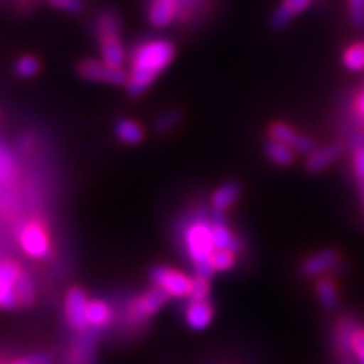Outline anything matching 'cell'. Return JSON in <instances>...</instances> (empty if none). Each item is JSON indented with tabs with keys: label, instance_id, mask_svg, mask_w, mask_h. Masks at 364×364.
<instances>
[{
	"label": "cell",
	"instance_id": "9a60e30c",
	"mask_svg": "<svg viewBox=\"0 0 364 364\" xmlns=\"http://www.w3.org/2000/svg\"><path fill=\"white\" fill-rule=\"evenodd\" d=\"M338 262H339V255L332 252V250H326V252H321L314 255L311 258H307L302 265V272L304 275L307 277H316L327 270H331V268H334L338 265Z\"/></svg>",
	"mask_w": 364,
	"mask_h": 364
},
{
	"label": "cell",
	"instance_id": "7c38bea8",
	"mask_svg": "<svg viewBox=\"0 0 364 364\" xmlns=\"http://www.w3.org/2000/svg\"><path fill=\"white\" fill-rule=\"evenodd\" d=\"M186 321L194 331H204L213 321V307L208 300H191L186 309Z\"/></svg>",
	"mask_w": 364,
	"mask_h": 364
},
{
	"label": "cell",
	"instance_id": "e575fe53",
	"mask_svg": "<svg viewBox=\"0 0 364 364\" xmlns=\"http://www.w3.org/2000/svg\"><path fill=\"white\" fill-rule=\"evenodd\" d=\"M12 364H51V358L48 354H33V356L17 359Z\"/></svg>",
	"mask_w": 364,
	"mask_h": 364
},
{
	"label": "cell",
	"instance_id": "1f68e13d",
	"mask_svg": "<svg viewBox=\"0 0 364 364\" xmlns=\"http://www.w3.org/2000/svg\"><path fill=\"white\" fill-rule=\"evenodd\" d=\"M349 7V17L354 26L363 27L364 26V0H348Z\"/></svg>",
	"mask_w": 364,
	"mask_h": 364
},
{
	"label": "cell",
	"instance_id": "3957f363",
	"mask_svg": "<svg viewBox=\"0 0 364 364\" xmlns=\"http://www.w3.org/2000/svg\"><path fill=\"white\" fill-rule=\"evenodd\" d=\"M184 243L191 260L196 263L208 262L215 252L213 243V223L204 218H196L184 230Z\"/></svg>",
	"mask_w": 364,
	"mask_h": 364
},
{
	"label": "cell",
	"instance_id": "2e32d148",
	"mask_svg": "<svg viewBox=\"0 0 364 364\" xmlns=\"http://www.w3.org/2000/svg\"><path fill=\"white\" fill-rule=\"evenodd\" d=\"M240 198V186L236 182H226L221 188L215 191V194L211 196V204L215 208V211L225 213L226 209H230L236 203V199Z\"/></svg>",
	"mask_w": 364,
	"mask_h": 364
},
{
	"label": "cell",
	"instance_id": "5bb4252c",
	"mask_svg": "<svg viewBox=\"0 0 364 364\" xmlns=\"http://www.w3.org/2000/svg\"><path fill=\"white\" fill-rule=\"evenodd\" d=\"M312 2L314 0H284V2L277 7V11L273 12L272 24L275 26L277 29H282V27L289 24L297 14L306 11Z\"/></svg>",
	"mask_w": 364,
	"mask_h": 364
},
{
	"label": "cell",
	"instance_id": "4dcf8cb0",
	"mask_svg": "<svg viewBox=\"0 0 364 364\" xmlns=\"http://www.w3.org/2000/svg\"><path fill=\"white\" fill-rule=\"evenodd\" d=\"M354 172H356L359 189H361V198L364 203V145L363 147H358L356 152H354Z\"/></svg>",
	"mask_w": 364,
	"mask_h": 364
},
{
	"label": "cell",
	"instance_id": "cb8c5ba5",
	"mask_svg": "<svg viewBox=\"0 0 364 364\" xmlns=\"http://www.w3.org/2000/svg\"><path fill=\"white\" fill-rule=\"evenodd\" d=\"M16 172L14 156L6 145H0V186H7Z\"/></svg>",
	"mask_w": 364,
	"mask_h": 364
},
{
	"label": "cell",
	"instance_id": "f546056e",
	"mask_svg": "<svg viewBox=\"0 0 364 364\" xmlns=\"http://www.w3.org/2000/svg\"><path fill=\"white\" fill-rule=\"evenodd\" d=\"M48 4L68 14H80L85 9L83 0H48Z\"/></svg>",
	"mask_w": 364,
	"mask_h": 364
},
{
	"label": "cell",
	"instance_id": "836d02e7",
	"mask_svg": "<svg viewBox=\"0 0 364 364\" xmlns=\"http://www.w3.org/2000/svg\"><path fill=\"white\" fill-rule=\"evenodd\" d=\"M215 267L211 265V262H203V263H196V277H201V279H211L215 275Z\"/></svg>",
	"mask_w": 364,
	"mask_h": 364
},
{
	"label": "cell",
	"instance_id": "e0dca14e",
	"mask_svg": "<svg viewBox=\"0 0 364 364\" xmlns=\"http://www.w3.org/2000/svg\"><path fill=\"white\" fill-rule=\"evenodd\" d=\"M339 154H341L339 145H327L324 149L312 150L311 156L307 159V169L312 172L324 171L327 166H331V164L339 157Z\"/></svg>",
	"mask_w": 364,
	"mask_h": 364
},
{
	"label": "cell",
	"instance_id": "52a82bcc",
	"mask_svg": "<svg viewBox=\"0 0 364 364\" xmlns=\"http://www.w3.org/2000/svg\"><path fill=\"white\" fill-rule=\"evenodd\" d=\"M88 297H86L85 290L78 289H71L66 295V302H65V312H66V318L68 324H70L73 329L78 332H85L88 329V318H86V309H88Z\"/></svg>",
	"mask_w": 364,
	"mask_h": 364
},
{
	"label": "cell",
	"instance_id": "ba28073f",
	"mask_svg": "<svg viewBox=\"0 0 364 364\" xmlns=\"http://www.w3.org/2000/svg\"><path fill=\"white\" fill-rule=\"evenodd\" d=\"M21 247L33 258L46 257L49 253V238L44 228L38 223H31L21 231Z\"/></svg>",
	"mask_w": 364,
	"mask_h": 364
},
{
	"label": "cell",
	"instance_id": "44dd1931",
	"mask_svg": "<svg viewBox=\"0 0 364 364\" xmlns=\"http://www.w3.org/2000/svg\"><path fill=\"white\" fill-rule=\"evenodd\" d=\"M354 329H356V326H354L353 318H344L338 327V348L344 358H349L353 353L351 339Z\"/></svg>",
	"mask_w": 364,
	"mask_h": 364
},
{
	"label": "cell",
	"instance_id": "f1b7e54d",
	"mask_svg": "<svg viewBox=\"0 0 364 364\" xmlns=\"http://www.w3.org/2000/svg\"><path fill=\"white\" fill-rule=\"evenodd\" d=\"M191 300H208L209 297V284L208 279H201V277H196L191 285Z\"/></svg>",
	"mask_w": 364,
	"mask_h": 364
},
{
	"label": "cell",
	"instance_id": "7a4b0ae2",
	"mask_svg": "<svg viewBox=\"0 0 364 364\" xmlns=\"http://www.w3.org/2000/svg\"><path fill=\"white\" fill-rule=\"evenodd\" d=\"M97 34L105 63L112 66H122L125 61L124 44L120 41V21L115 12L107 11L98 17Z\"/></svg>",
	"mask_w": 364,
	"mask_h": 364
},
{
	"label": "cell",
	"instance_id": "ffe728a7",
	"mask_svg": "<svg viewBox=\"0 0 364 364\" xmlns=\"http://www.w3.org/2000/svg\"><path fill=\"white\" fill-rule=\"evenodd\" d=\"M265 152L267 156L277 164V166H290V164L294 162L292 149L275 139H272L270 142L265 145Z\"/></svg>",
	"mask_w": 364,
	"mask_h": 364
},
{
	"label": "cell",
	"instance_id": "8992f818",
	"mask_svg": "<svg viewBox=\"0 0 364 364\" xmlns=\"http://www.w3.org/2000/svg\"><path fill=\"white\" fill-rule=\"evenodd\" d=\"M21 273V268L16 262H0V307L2 309H14L16 306H19L16 284Z\"/></svg>",
	"mask_w": 364,
	"mask_h": 364
},
{
	"label": "cell",
	"instance_id": "d6a6232c",
	"mask_svg": "<svg viewBox=\"0 0 364 364\" xmlns=\"http://www.w3.org/2000/svg\"><path fill=\"white\" fill-rule=\"evenodd\" d=\"M351 348L354 356L358 358L359 364H364V329H354L353 339H351Z\"/></svg>",
	"mask_w": 364,
	"mask_h": 364
},
{
	"label": "cell",
	"instance_id": "30bf717a",
	"mask_svg": "<svg viewBox=\"0 0 364 364\" xmlns=\"http://www.w3.org/2000/svg\"><path fill=\"white\" fill-rule=\"evenodd\" d=\"M270 135H272V139H275V140H279V142H282V144L289 145L290 149L297 150V152L311 154L312 150H314V142H312V140H309L304 135L297 134V132L290 129L289 125H284V124L272 125Z\"/></svg>",
	"mask_w": 364,
	"mask_h": 364
},
{
	"label": "cell",
	"instance_id": "83f0119b",
	"mask_svg": "<svg viewBox=\"0 0 364 364\" xmlns=\"http://www.w3.org/2000/svg\"><path fill=\"white\" fill-rule=\"evenodd\" d=\"M181 120V113L176 112V110H171L167 113H164L162 117L157 118L156 122V130L159 134H166V132H169L174 129V127L179 124Z\"/></svg>",
	"mask_w": 364,
	"mask_h": 364
},
{
	"label": "cell",
	"instance_id": "277c9868",
	"mask_svg": "<svg viewBox=\"0 0 364 364\" xmlns=\"http://www.w3.org/2000/svg\"><path fill=\"white\" fill-rule=\"evenodd\" d=\"M78 73L81 78L88 81H98V83L122 86L127 85L129 73L122 70V66H112L105 61L97 59H85L78 65Z\"/></svg>",
	"mask_w": 364,
	"mask_h": 364
},
{
	"label": "cell",
	"instance_id": "d6986e66",
	"mask_svg": "<svg viewBox=\"0 0 364 364\" xmlns=\"http://www.w3.org/2000/svg\"><path fill=\"white\" fill-rule=\"evenodd\" d=\"M117 136L122 140V142L135 145L142 142L144 139V129L134 120H120L115 127Z\"/></svg>",
	"mask_w": 364,
	"mask_h": 364
},
{
	"label": "cell",
	"instance_id": "8d00e7d4",
	"mask_svg": "<svg viewBox=\"0 0 364 364\" xmlns=\"http://www.w3.org/2000/svg\"><path fill=\"white\" fill-rule=\"evenodd\" d=\"M344 364H351V363H344Z\"/></svg>",
	"mask_w": 364,
	"mask_h": 364
},
{
	"label": "cell",
	"instance_id": "9c48e42d",
	"mask_svg": "<svg viewBox=\"0 0 364 364\" xmlns=\"http://www.w3.org/2000/svg\"><path fill=\"white\" fill-rule=\"evenodd\" d=\"M167 299H169V295L164 292L162 289L156 287V289H152L150 292L144 294L142 297L135 299L134 302L130 304V316L134 317L135 321H144V318L154 316V314L167 302Z\"/></svg>",
	"mask_w": 364,
	"mask_h": 364
},
{
	"label": "cell",
	"instance_id": "d590c367",
	"mask_svg": "<svg viewBox=\"0 0 364 364\" xmlns=\"http://www.w3.org/2000/svg\"><path fill=\"white\" fill-rule=\"evenodd\" d=\"M356 108H358V113L361 117H364V91L361 95H359V98H358V102H356Z\"/></svg>",
	"mask_w": 364,
	"mask_h": 364
},
{
	"label": "cell",
	"instance_id": "6da1fadb",
	"mask_svg": "<svg viewBox=\"0 0 364 364\" xmlns=\"http://www.w3.org/2000/svg\"><path fill=\"white\" fill-rule=\"evenodd\" d=\"M176 48L167 39H154L136 46L132 53L127 90L134 97L147 91L166 68L174 61Z\"/></svg>",
	"mask_w": 364,
	"mask_h": 364
},
{
	"label": "cell",
	"instance_id": "603a6c76",
	"mask_svg": "<svg viewBox=\"0 0 364 364\" xmlns=\"http://www.w3.org/2000/svg\"><path fill=\"white\" fill-rule=\"evenodd\" d=\"M343 63L344 66L351 71L364 70V43H356L349 46L344 51Z\"/></svg>",
	"mask_w": 364,
	"mask_h": 364
},
{
	"label": "cell",
	"instance_id": "8fae6325",
	"mask_svg": "<svg viewBox=\"0 0 364 364\" xmlns=\"http://www.w3.org/2000/svg\"><path fill=\"white\" fill-rule=\"evenodd\" d=\"M179 0H150L149 22L154 27H167L176 21Z\"/></svg>",
	"mask_w": 364,
	"mask_h": 364
},
{
	"label": "cell",
	"instance_id": "7402d4cb",
	"mask_svg": "<svg viewBox=\"0 0 364 364\" xmlns=\"http://www.w3.org/2000/svg\"><path fill=\"white\" fill-rule=\"evenodd\" d=\"M16 292L17 299H19V306H31L36 300V287L33 279L24 275V273H21L16 284Z\"/></svg>",
	"mask_w": 364,
	"mask_h": 364
},
{
	"label": "cell",
	"instance_id": "ac0fdd59",
	"mask_svg": "<svg viewBox=\"0 0 364 364\" xmlns=\"http://www.w3.org/2000/svg\"><path fill=\"white\" fill-rule=\"evenodd\" d=\"M86 318L90 327H105L112 318V309L102 300H91L86 309Z\"/></svg>",
	"mask_w": 364,
	"mask_h": 364
},
{
	"label": "cell",
	"instance_id": "484cf974",
	"mask_svg": "<svg viewBox=\"0 0 364 364\" xmlns=\"http://www.w3.org/2000/svg\"><path fill=\"white\" fill-rule=\"evenodd\" d=\"M209 262H211L216 272H228L235 265V252H231V250H215Z\"/></svg>",
	"mask_w": 364,
	"mask_h": 364
},
{
	"label": "cell",
	"instance_id": "d4e9b609",
	"mask_svg": "<svg viewBox=\"0 0 364 364\" xmlns=\"http://www.w3.org/2000/svg\"><path fill=\"white\" fill-rule=\"evenodd\" d=\"M317 295L321 304L327 309H332L338 306V290H336L334 284L331 280H321L317 284Z\"/></svg>",
	"mask_w": 364,
	"mask_h": 364
},
{
	"label": "cell",
	"instance_id": "4fadbf2b",
	"mask_svg": "<svg viewBox=\"0 0 364 364\" xmlns=\"http://www.w3.org/2000/svg\"><path fill=\"white\" fill-rule=\"evenodd\" d=\"M213 243H215V250H231L235 253L241 248V241L228 230L225 216L220 211H216L215 220H213Z\"/></svg>",
	"mask_w": 364,
	"mask_h": 364
},
{
	"label": "cell",
	"instance_id": "5b68a950",
	"mask_svg": "<svg viewBox=\"0 0 364 364\" xmlns=\"http://www.w3.org/2000/svg\"><path fill=\"white\" fill-rule=\"evenodd\" d=\"M150 280L152 284L162 289L169 297H189L191 294V285H193V280L189 279L188 275L179 270H174V268L169 267H156L150 273Z\"/></svg>",
	"mask_w": 364,
	"mask_h": 364
},
{
	"label": "cell",
	"instance_id": "4316f807",
	"mask_svg": "<svg viewBox=\"0 0 364 364\" xmlns=\"http://www.w3.org/2000/svg\"><path fill=\"white\" fill-rule=\"evenodd\" d=\"M39 61L38 58L34 56H22L17 59L16 63V71L17 75L22 76V78H33V76H36L39 73Z\"/></svg>",
	"mask_w": 364,
	"mask_h": 364
}]
</instances>
